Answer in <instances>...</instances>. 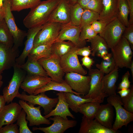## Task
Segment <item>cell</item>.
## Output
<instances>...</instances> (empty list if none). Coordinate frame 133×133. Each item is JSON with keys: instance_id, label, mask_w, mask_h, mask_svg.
<instances>
[{"instance_id": "9f6ffc18", "label": "cell", "mask_w": 133, "mask_h": 133, "mask_svg": "<svg viewBox=\"0 0 133 133\" xmlns=\"http://www.w3.org/2000/svg\"><path fill=\"white\" fill-rule=\"evenodd\" d=\"M131 70V74L132 75V79L133 81V61H132L131 63L130 68Z\"/></svg>"}, {"instance_id": "ab89813d", "label": "cell", "mask_w": 133, "mask_h": 133, "mask_svg": "<svg viewBox=\"0 0 133 133\" xmlns=\"http://www.w3.org/2000/svg\"><path fill=\"white\" fill-rule=\"evenodd\" d=\"M97 34L91 25H87L81 29L80 36V40L82 41H86V40L91 39Z\"/></svg>"}, {"instance_id": "603a6c76", "label": "cell", "mask_w": 133, "mask_h": 133, "mask_svg": "<svg viewBox=\"0 0 133 133\" xmlns=\"http://www.w3.org/2000/svg\"><path fill=\"white\" fill-rule=\"evenodd\" d=\"M118 0H102L103 8L99 20L107 24L117 17Z\"/></svg>"}, {"instance_id": "db71d44e", "label": "cell", "mask_w": 133, "mask_h": 133, "mask_svg": "<svg viewBox=\"0 0 133 133\" xmlns=\"http://www.w3.org/2000/svg\"><path fill=\"white\" fill-rule=\"evenodd\" d=\"M5 15V11L3 6L0 7V22L4 19Z\"/></svg>"}, {"instance_id": "c3c4849f", "label": "cell", "mask_w": 133, "mask_h": 133, "mask_svg": "<svg viewBox=\"0 0 133 133\" xmlns=\"http://www.w3.org/2000/svg\"><path fill=\"white\" fill-rule=\"evenodd\" d=\"M81 60L82 62V65L84 66L89 70L91 69L92 66L95 62L93 59L89 56L84 57Z\"/></svg>"}, {"instance_id": "bcb514c9", "label": "cell", "mask_w": 133, "mask_h": 133, "mask_svg": "<svg viewBox=\"0 0 133 133\" xmlns=\"http://www.w3.org/2000/svg\"><path fill=\"white\" fill-rule=\"evenodd\" d=\"M107 24L101 20H97L91 24V26L95 32L97 34L101 33Z\"/></svg>"}, {"instance_id": "ac0fdd59", "label": "cell", "mask_w": 133, "mask_h": 133, "mask_svg": "<svg viewBox=\"0 0 133 133\" xmlns=\"http://www.w3.org/2000/svg\"><path fill=\"white\" fill-rule=\"evenodd\" d=\"M22 109L20 104L16 102L5 105L0 111V129L4 125L15 122Z\"/></svg>"}, {"instance_id": "60d3db41", "label": "cell", "mask_w": 133, "mask_h": 133, "mask_svg": "<svg viewBox=\"0 0 133 133\" xmlns=\"http://www.w3.org/2000/svg\"><path fill=\"white\" fill-rule=\"evenodd\" d=\"M130 93L126 96L121 98L123 104V108L129 112L133 113V86L131 88Z\"/></svg>"}, {"instance_id": "83f0119b", "label": "cell", "mask_w": 133, "mask_h": 133, "mask_svg": "<svg viewBox=\"0 0 133 133\" xmlns=\"http://www.w3.org/2000/svg\"><path fill=\"white\" fill-rule=\"evenodd\" d=\"M27 57L26 62L19 66L21 68L26 72L27 74L48 77L47 73L38 60L28 56Z\"/></svg>"}, {"instance_id": "7402d4cb", "label": "cell", "mask_w": 133, "mask_h": 133, "mask_svg": "<svg viewBox=\"0 0 133 133\" xmlns=\"http://www.w3.org/2000/svg\"><path fill=\"white\" fill-rule=\"evenodd\" d=\"M56 95L58 96V100L55 108L44 117L48 118L51 116L58 115L66 120L68 119V116L73 119L75 118L69 110L68 104L66 100L64 92H59L56 94Z\"/></svg>"}, {"instance_id": "44dd1931", "label": "cell", "mask_w": 133, "mask_h": 133, "mask_svg": "<svg viewBox=\"0 0 133 133\" xmlns=\"http://www.w3.org/2000/svg\"><path fill=\"white\" fill-rule=\"evenodd\" d=\"M114 116L113 106L108 103L106 104L100 105L95 118L102 125L112 129Z\"/></svg>"}, {"instance_id": "484cf974", "label": "cell", "mask_w": 133, "mask_h": 133, "mask_svg": "<svg viewBox=\"0 0 133 133\" xmlns=\"http://www.w3.org/2000/svg\"><path fill=\"white\" fill-rule=\"evenodd\" d=\"M86 41L91 44L92 56L102 58L109 53V48L106 42L99 35L97 34L93 38Z\"/></svg>"}, {"instance_id": "e575fe53", "label": "cell", "mask_w": 133, "mask_h": 133, "mask_svg": "<svg viewBox=\"0 0 133 133\" xmlns=\"http://www.w3.org/2000/svg\"><path fill=\"white\" fill-rule=\"evenodd\" d=\"M0 43L12 47L14 40L4 19L0 22Z\"/></svg>"}, {"instance_id": "f5cc1de1", "label": "cell", "mask_w": 133, "mask_h": 133, "mask_svg": "<svg viewBox=\"0 0 133 133\" xmlns=\"http://www.w3.org/2000/svg\"><path fill=\"white\" fill-rule=\"evenodd\" d=\"M6 103L3 96L0 95V111L5 105Z\"/></svg>"}, {"instance_id": "11a10c76", "label": "cell", "mask_w": 133, "mask_h": 133, "mask_svg": "<svg viewBox=\"0 0 133 133\" xmlns=\"http://www.w3.org/2000/svg\"><path fill=\"white\" fill-rule=\"evenodd\" d=\"M70 5H73L77 2L78 0H66Z\"/></svg>"}, {"instance_id": "9c48e42d", "label": "cell", "mask_w": 133, "mask_h": 133, "mask_svg": "<svg viewBox=\"0 0 133 133\" xmlns=\"http://www.w3.org/2000/svg\"><path fill=\"white\" fill-rule=\"evenodd\" d=\"M89 70V75L91 77L90 90L87 94L82 97L97 100L103 103L104 98L108 97L102 90L101 80L104 74L98 69Z\"/></svg>"}, {"instance_id": "836d02e7", "label": "cell", "mask_w": 133, "mask_h": 133, "mask_svg": "<svg viewBox=\"0 0 133 133\" xmlns=\"http://www.w3.org/2000/svg\"><path fill=\"white\" fill-rule=\"evenodd\" d=\"M12 11L19 12L22 10L33 8L41 0H10Z\"/></svg>"}, {"instance_id": "d6986e66", "label": "cell", "mask_w": 133, "mask_h": 133, "mask_svg": "<svg viewBox=\"0 0 133 133\" xmlns=\"http://www.w3.org/2000/svg\"><path fill=\"white\" fill-rule=\"evenodd\" d=\"M70 5L66 0H59V2L48 22L67 24L70 22Z\"/></svg>"}, {"instance_id": "30bf717a", "label": "cell", "mask_w": 133, "mask_h": 133, "mask_svg": "<svg viewBox=\"0 0 133 133\" xmlns=\"http://www.w3.org/2000/svg\"><path fill=\"white\" fill-rule=\"evenodd\" d=\"M65 81L72 90L84 96L89 92L90 87V76L70 72L66 73Z\"/></svg>"}, {"instance_id": "4316f807", "label": "cell", "mask_w": 133, "mask_h": 133, "mask_svg": "<svg viewBox=\"0 0 133 133\" xmlns=\"http://www.w3.org/2000/svg\"><path fill=\"white\" fill-rule=\"evenodd\" d=\"M51 90L70 92L79 96H80V95H81L73 91L65 81L63 82L59 83L52 80L46 85L36 90L33 94L36 95L42 92H45L46 91Z\"/></svg>"}, {"instance_id": "74e56055", "label": "cell", "mask_w": 133, "mask_h": 133, "mask_svg": "<svg viewBox=\"0 0 133 133\" xmlns=\"http://www.w3.org/2000/svg\"><path fill=\"white\" fill-rule=\"evenodd\" d=\"M116 66L113 55L108 60H102L101 63L96 64V67L104 74H107L112 71Z\"/></svg>"}, {"instance_id": "b9f144b4", "label": "cell", "mask_w": 133, "mask_h": 133, "mask_svg": "<svg viewBox=\"0 0 133 133\" xmlns=\"http://www.w3.org/2000/svg\"><path fill=\"white\" fill-rule=\"evenodd\" d=\"M85 8L91 10L100 14L103 8L102 0H91Z\"/></svg>"}, {"instance_id": "d590c367", "label": "cell", "mask_w": 133, "mask_h": 133, "mask_svg": "<svg viewBox=\"0 0 133 133\" xmlns=\"http://www.w3.org/2000/svg\"><path fill=\"white\" fill-rule=\"evenodd\" d=\"M83 11V9L77 2L70 5V24L73 25L80 26Z\"/></svg>"}, {"instance_id": "6da1fadb", "label": "cell", "mask_w": 133, "mask_h": 133, "mask_svg": "<svg viewBox=\"0 0 133 133\" xmlns=\"http://www.w3.org/2000/svg\"><path fill=\"white\" fill-rule=\"evenodd\" d=\"M59 1V0L40 1L31 9L23 20L24 25L30 29L43 25L49 21Z\"/></svg>"}, {"instance_id": "52a82bcc", "label": "cell", "mask_w": 133, "mask_h": 133, "mask_svg": "<svg viewBox=\"0 0 133 133\" xmlns=\"http://www.w3.org/2000/svg\"><path fill=\"white\" fill-rule=\"evenodd\" d=\"M126 27L117 18L107 24L99 35L106 42L111 49L119 41Z\"/></svg>"}, {"instance_id": "3957f363", "label": "cell", "mask_w": 133, "mask_h": 133, "mask_svg": "<svg viewBox=\"0 0 133 133\" xmlns=\"http://www.w3.org/2000/svg\"><path fill=\"white\" fill-rule=\"evenodd\" d=\"M13 67L14 73L12 77L2 91V95L8 104L12 102L15 98L20 96L19 89L27 74L26 72L16 64Z\"/></svg>"}, {"instance_id": "5b68a950", "label": "cell", "mask_w": 133, "mask_h": 133, "mask_svg": "<svg viewBox=\"0 0 133 133\" xmlns=\"http://www.w3.org/2000/svg\"><path fill=\"white\" fill-rule=\"evenodd\" d=\"M5 11L4 19L13 37L14 44L13 48L14 50L18 49L22 45L27 33L19 29L15 22L14 16L11 10L10 0H7L3 4Z\"/></svg>"}, {"instance_id": "4dcf8cb0", "label": "cell", "mask_w": 133, "mask_h": 133, "mask_svg": "<svg viewBox=\"0 0 133 133\" xmlns=\"http://www.w3.org/2000/svg\"><path fill=\"white\" fill-rule=\"evenodd\" d=\"M100 103L96 101L86 102L78 108V112L83 115L87 119H94L100 105Z\"/></svg>"}, {"instance_id": "9a60e30c", "label": "cell", "mask_w": 133, "mask_h": 133, "mask_svg": "<svg viewBox=\"0 0 133 133\" xmlns=\"http://www.w3.org/2000/svg\"><path fill=\"white\" fill-rule=\"evenodd\" d=\"M53 116L49 118L50 120L53 121L50 126L46 127H34L32 130H39L45 133H63L68 129L75 127L77 124V121L75 120H66L58 115Z\"/></svg>"}, {"instance_id": "7c38bea8", "label": "cell", "mask_w": 133, "mask_h": 133, "mask_svg": "<svg viewBox=\"0 0 133 133\" xmlns=\"http://www.w3.org/2000/svg\"><path fill=\"white\" fill-rule=\"evenodd\" d=\"M78 48L75 46L67 54L60 58V64L65 73L74 72L85 75L87 71L80 64L76 51Z\"/></svg>"}, {"instance_id": "7a4b0ae2", "label": "cell", "mask_w": 133, "mask_h": 133, "mask_svg": "<svg viewBox=\"0 0 133 133\" xmlns=\"http://www.w3.org/2000/svg\"><path fill=\"white\" fill-rule=\"evenodd\" d=\"M111 49L116 65L119 68H129L132 62L133 53L127 40L122 36Z\"/></svg>"}, {"instance_id": "680465c9", "label": "cell", "mask_w": 133, "mask_h": 133, "mask_svg": "<svg viewBox=\"0 0 133 133\" xmlns=\"http://www.w3.org/2000/svg\"><path fill=\"white\" fill-rule=\"evenodd\" d=\"M7 0H0V7H2L3 6L4 2Z\"/></svg>"}, {"instance_id": "ee69618b", "label": "cell", "mask_w": 133, "mask_h": 133, "mask_svg": "<svg viewBox=\"0 0 133 133\" xmlns=\"http://www.w3.org/2000/svg\"><path fill=\"white\" fill-rule=\"evenodd\" d=\"M130 76L129 72V71H128L122 76V81L117 88L118 89L120 90L128 88L131 87V82L129 80Z\"/></svg>"}, {"instance_id": "681fc988", "label": "cell", "mask_w": 133, "mask_h": 133, "mask_svg": "<svg viewBox=\"0 0 133 133\" xmlns=\"http://www.w3.org/2000/svg\"><path fill=\"white\" fill-rule=\"evenodd\" d=\"M129 10L130 19L129 20L130 24H133V0H126Z\"/></svg>"}, {"instance_id": "ba28073f", "label": "cell", "mask_w": 133, "mask_h": 133, "mask_svg": "<svg viewBox=\"0 0 133 133\" xmlns=\"http://www.w3.org/2000/svg\"><path fill=\"white\" fill-rule=\"evenodd\" d=\"M60 57L53 54L38 60L52 80L59 83L65 81L63 77L65 73L60 65Z\"/></svg>"}, {"instance_id": "cb8c5ba5", "label": "cell", "mask_w": 133, "mask_h": 133, "mask_svg": "<svg viewBox=\"0 0 133 133\" xmlns=\"http://www.w3.org/2000/svg\"><path fill=\"white\" fill-rule=\"evenodd\" d=\"M119 68L116 65L112 71L104 76L102 79V91L108 97L116 94V83L118 77Z\"/></svg>"}, {"instance_id": "2e32d148", "label": "cell", "mask_w": 133, "mask_h": 133, "mask_svg": "<svg viewBox=\"0 0 133 133\" xmlns=\"http://www.w3.org/2000/svg\"><path fill=\"white\" fill-rule=\"evenodd\" d=\"M19 49L15 50L12 47L0 43V73L9 69L16 64V60L19 56Z\"/></svg>"}, {"instance_id": "4fadbf2b", "label": "cell", "mask_w": 133, "mask_h": 133, "mask_svg": "<svg viewBox=\"0 0 133 133\" xmlns=\"http://www.w3.org/2000/svg\"><path fill=\"white\" fill-rule=\"evenodd\" d=\"M81 29L80 26L73 25L70 23L62 24L58 35L55 41L68 40L78 48L85 46L86 41H82L80 39Z\"/></svg>"}, {"instance_id": "f1b7e54d", "label": "cell", "mask_w": 133, "mask_h": 133, "mask_svg": "<svg viewBox=\"0 0 133 133\" xmlns=\"http://www.w3.org/2000/svg\"><path fill=\"white\" fill-rule=\"evenodd\" d=\"M66 100L68 104L69 108L76 113L78 112L79 107L84 103L88 102L96 101L100 102L99 100L91 99H85L79 96L70 92H64Z\"/></svg>"}, {"instance_id": "816d5d0a", "label": "cell", "mask_w": 133, "mask_h": 133, "mask_svg": "<svg viewBox=\"0 0 133 133\" xmlns=\"http://www.w3.org/2000/svg\"><path fill=\"white\" fill-rule=\"evenodd\" d=\"M91 0H78V3L83 9L85 8L88 3Z\"/></svg>"}, {"instance_id": "7dc6e473", "label": "cell", "mask_w": 133, "mask_h": 133, "mask_svg": "<svg viewBox=\"0 0 133 133\" xmlns=\"http://www.w3.org/2000/svg\"><path fill=\"white\" fill-rule=\"evenodd\" d=\"M77 55L83 57L89 56L91 54V50L90 46L78 48L76 51Z\"/></svg>"}, {"instance_id": "f6af8a7d", "label": "cell", "mask_w": 133, "mask_h": 133, "mask_svg": "<svg viewBox=\"0 0 133 133\" xmlns=\"http://www.w3.org/2000/svg\"><path fill=\"white\" fill-rule=\"evenodd\" d=\"M18 126L13 123L6 125L0 129V133H19Z\"/></svg>"}, {"instance_id": "6f0895ef", "label": "cell", "mask_w": 133, "mask_h": 133, "mask_svg": "<svg viewBox=\"0 0 133 133\" xmlns=\"http://www.w3.org/2000/svg\"><path fill=\"white\" fill-rule=\"evenodd\" d=\"M1 74L0 73V90L3 84V82L2 81V76Z\"/></svg>"}, {"instance_id": "8d00e7d4", "label": "cell", "mask_w": 133, "mask_h": 133, "mask_svg": "<svg viewBox=\"0 0 133 133\" xmlns=\"http://www.w3.org/2000/svg\"><path fill=\"white\" fill-rule=\"evenodd\" d=\"M99 19V13L87 8L83 9L80 26L81 29L85 26L91 25L94 22Z\"/></svg>"}, {"instance_id": "d6a6232c", "label": "cell", "mask_w": 133, "mask_h": 133, "mask_svg": "<svg viewBox=\"0 0 133 133\" xmlns=\"http://www.w3.org/2000/svg\"><path fill=\"white\" fill-rule=\"evenodd\" d=\"M117 18L126 27L129 25L128 16L129 13L128 5L126 0H118Z\"/></svg>"}, {"instance_id": "ffe728a7", "label": "cell", "mask_w": 133, "mask_h": 133, "mask_svg": "<svg viewBox=\"0 0 133 133\" xmlns=\"http://www.w3.org/2000/svg\"><path fill=\"white\" fill-rule=\"evenodd\" d=\"M79 133H118L121 132L107 128L95 119L89 120L84 116L82 117Z\"/></svg>"}, {"instance_id": "277c9868", "label": "cell", "mask_w": 133, "mask_h": 133, "mask_svg": "<svg viewBox=\"0 0 133 133\" xmlns=\"http://www.w3.org/2000/svg\"><path fill=\"white\" fill-rule=\"evenodd\" d=\"M107 101L114 107L116 112V116L112 129L118 131L124 126L127 127L133 121V113L128 111L122 106L123 104L119 96L116 94L108 96Z\"/></svg>"}, {"instance_id": "e0dca14e", "label": "cell", "mask_w": 133, "mask_h": 133, "mask_svg": "<svg viewBox=\"0 0 133 133\" xmlns=\"http://www.w3.org/2000/svg\"><path fill=\"white\" fill-rule=\"evenodd\" d=\"M51 80V78L49 77L27 74L20 88L29 94H33L36 90L46 85Z\"/></svg>"}, {"instance_id": "d4e9b609", "label": "cell", "mask_w": 133, "mask_h": 133, "mask_svg": "<svg viewBox=\"0 0 133 133\" xmlns=\"http://www.w3.org/2000/svg\"><path fill=\"white\" fill-rule=\"evenodd\" d=\"M43 25L38 27L29 29L27 33V39L25 46L21 55L16 59V64L20 66L25 63L28 56L33 46L35 37L38 32L42 28Z\"/></svg>"}, {"instance_id": "f907efd6", "label": "cell", "mask_w": 133, "mask_h": 133, "mask_svg": "<svg viewBox=\"0 0 133 133\" xmlns=\"http://www.w3.org/2000/svg\"><path fill=\"white\" fill-rule=\"evenodd\" d=\"M131 90V88L124 89L120 90L117 92L120 96L121 98L125 97L127 96L130 93Z\"/></svg>"}, {"instance_id": "7bdbcfd3", "label": "cell", "mask_w": 133, "mask_h": 133, "mask_svg": "<svg viewBox=\"0 0 133 133\" xmlns=\"http://www.w3.org/2000/svg\"><path fill=\"white\" fill-rule=\"evenodd\" d=\"M122 36L126 38L129 43L131 49L133 50V24H130L126 27Z\"/></svg>"}, {"instance_id": "8992f818", "label": "cell", "mask_w": 133, "mask_h": 133, "mask_svg": "<svg viewBox=\"0 0 133 133\" xmlns=\"http://www.w3.org/2000/svg\"><path fill=\"white\" fill-rule=\"evenodd\" d=\"M61 25L62 24L59 23L50 22L44 24L35 37L33 47L54 42L58 35Z\"/></svg>"}, {"instance_id": "f546056e", "label": "cell", "mask_w": 133, "mask_h": 133, "mask_svg": "<svg viewBox=\"0 0 133 133\" xmlns=\"http://www.w3.org/2000/svg\"><path fill=\"white\" fill-rule=\"evenodd\" d=\"M53 43L41 44L33 47L28 56L38 60L51 56L53 54L52 48Z\"/></svg>"}, {"instance_id": "f35d334b", "label": "cell", "mask_w": 133, "mask_h": 133, "mask_svg": "<svg viewBox=\"0 0 133 133\" xmlns=\"http://www.w3.org/2000/svg\"><path fill=\"white\" fill-rule=\"evenodd\" d=\"M26 113L22 109L17 120L16 124L19 127V133H32L27 125L28 122L26 120Z\"/></svg>"}, {"instance_id": "1f68e13d", "label": "cell", "mask_w": 133, "mask_h": 133, "mask_svg": "<svg viewBox=\"0 0 133 133\" xmlns=\"http://www.w3.org/2000/svg\"><path fill=\"white\" fill-rule=\"evenodd\" d=\"M76 46L71 41H55L52 45L53 54L60 58L69 52Z\"/></svg>"}, {"instance_id": "8fae6325", "label": "cell", "mask_w": 133, "mask_h": 133, "mask_svg": "<svg viewBox=\"0 0 133 133\" xmlns=\"http://www.w3.org/2000/svg\"><path fill=\"white\" fill-rule=\"evenodd\" d=\"M20 100L28 101L34 105H38L44 110V114L46 115L49 113L56 106L58 100V97L50 98L46 95L45 92L37 95H27L25 92H23L20 96L17 97Z\"/></svg>"}, {"instance_id": "5bb4252c", "label": "cell", "mask_w": 133, "mask_h": 133, "mask_svg": "<svg viewBox=\"0 0 133 133\" xmlns=\"http://www.w3.org/2000/svg\"><path fill=\"white\" fill-rule=\"evenodd\" d=\"M19 104L26 113V119L29 121L30 126H39L40 124L49 125L51 123L50 120L43 116L41 113V106L37 107L29 103H27L24 100H20Z\"/></svg>"}]
</instances>
